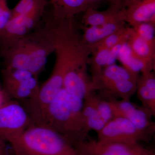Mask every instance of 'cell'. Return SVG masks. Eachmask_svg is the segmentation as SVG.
<instances>
[{"instance_id": "1", "label": "cell", "mask_w": 155, "mask_h": 155, "mask_svg": "<svg viewBox=\"0 0 155 155\" xmlns=\"http://www.w3.org/2000/svg\"><path fill=\"white\" fill-rule=\"evenodd\" d=\"M43 28L52 44L55 56L65 64L64 84L73 87L85 84L90 78L87 69L92 51L82 41L75 18H52Z\"/></svg>"}, {"instance_id": "2", "label": "cell", "mask_w": 155, "mask_h": 155, "mask_svg": "<svg viewBox=\"0 0 155 155\" xmlns=\"http://www.w3.org/2000/svg\"><path fill=\"white\" fill-rule=\"evenodd\" d=\"M83 105V99L63 88L32 119L35 125L51 128L75 145L88 139L91 130L84 118Z\"/></svg>"}, {"instance_id": "3", "label": "cell", "mask_w": 155, "mask_h": 155, "mask_svg": "<svg viewBox=\"0 0 155 155\" xmlns=\"http://www.w3.org/2000/svg\"><path fill=\"white\" fill-rule=\"evenodd\" d=\"M10 144L13 155H84L61 134L35 124Z\"/></svg>"}, {"instance_id": "4", "label": "cell", "mask_w": 155, "mask_h": 155, "mask_svg": "<svg viewBox=\"0 0 155 155\" xmlns=\"http://www.w3.org/2000/svg\"><path fill=\"white\" fill-rule=\"evenodd\" d=\"M138 76L124 68L110 67L104 69L93 82L103 99L129 101L136 93Z\"/></svg>"}, {"instance_id": "5", "label": "cell", "mask_w": 155, "mask_h": 155, "mask_svg": "<svg viewBox=\"0 0 155 155\" xmlns=\"http://www.w3.org/2000/svg\"><path fill=\"white\" fill-rule=\"evenodd\" d=\"M34 125L19 101L10 99L0 106V137L9 144Z\"/></svg>"}, {"instance_id": "6", "label": "cell", "mask_w": 155, "mask_h": 155, "mask_svg": "<svg viewBox=\"0 0 155 155\" xmlns=\"http://www.w3.org/2000/svg\"><path fill=\"white\" fill-rule=\"evenodd\" d=\"M155 133L153 130L139 128L125 118L116 117L97 132V140L102 142L149 143L152 140Z\"/></svg>"}, {"instance_id": "7", "label": "cell", "mask_w": 155, "mask_h": 155, "mask_svg": "<svg viewBox=\"0 0 155 155\" xmlns=\"http://www.w3.org/2000/svg\"><path fill=\"white\" fill-rule=\"evenodd\" d=\"M2 73L3 90L11 99L24 101L37 94L40 87L38 77L30 71L4 68Z\"/></svg>"}, {"instance_id": "8", "label": "cell", "mask_w": 155, "mask_h": 155, "mask_svg": "<svg viewBox=\"0 0 155 155\" xmlns=\"http://www.w3.org/2000/svg\"><path fill=\"white\" fill-rule=\"evenodd\" d=\"M75 146L84 155H155L153 150L140 143L102 142L88 139Z\"/></svg>"}, {"instance_id": "9", "label": "cell", "mask_w": 155, "mask_h": 155, "mask_svg": "<svg viewBox=\"0 0 155 155\" xmlns=\"http://www.w3.org/2000/svg\"><path fill=\"white\" fill-rule=\"evenodd\" d=\"M23 38L30 56V72L38 77L45 68L49 56L54 52V48L43 27Z\"/></svg>"}, {"instance_id": "10", "label": "cell", "mask_w": 155, "mask_h": 155, "mask_svg": "<svg viewBox=\"0 0 155 155\" xmlns=\"http://www.w3.org/2000/svg\"><path fill=\"white\" fill-rule=\"evenodd\" d=\"M82 113L89 129L96 132L114 118L108 101L101 98L96 91L90 93L84 98Z\"/></svg>"}, {"instance_id": "11", "label": "cell", "mask_w": 155, "mask_h": 155, "mask_svg": "<svg viewBox=\"0 0 155 155\" xmlns=\"http://www.w3.org/2000/svg\"><path fill=\"white\" fill-rule=\"evenodd\" d=\"M108 101L114 118L122 117L139 128L155 131V123L153 120V117L154 116L146 108L136 105L130 101L113 99Z\"/></svg>"}, {"instance_id": "12", "label": "cell", "mask_w": 155, "mask_h": 155, "mask_svg": "<svg viewBox=\"0 0 155 155\" xmlns=\"http://www.w3.org/2000/svg\"><path fill=\"white\" fill-rule=\"evenodd\" d=\"M122 12L124 21L131 27L143 22L155 23V0H132Z\"/></svg>"}, {"instance_id": "13", "label": "cell", "mask_w": 155, "mask_h": 155, "mask_svg": "<svg viewBox=\"0 0 155 155\" xmlns=\"http://www.w3.org/2000/svg\"><path fill=\"white\" fill-rule=\"evenodd\" d=\"M23 38L0 50V55L4 61L5 68L22 69L30 72V56Z\"/></svg>"}, {"instance_id": "14", "label": "cell", "mask_w": 155, "mask_h": 155, "mask_svg": "<svg viewBox=\"0 0 155 155\" xmlns=\"http://www.w3.org/2000/svg\"><path fill=\"white\" fill-rule=\"evenodd\" d=\"M52 7V18H74L91 6V0H50Z\"/></svg>"}, {"instance_id": "15", "label": "cell", "mask_w": 155, "mask_h": 155, "mask_svg": "<svg viewBox=\"0 0 155 155\" xmlns=\"http://www.w3.org/2000/svg\"><path fill=\"white\" fill-rule=\"evenodd\" d=\"M136 93L142 106L150 111L155 117V75L153 71L139 75Z\"/></svg>"}, {"instance_id": "16", "label": "cell", "mask_w": 155, "mask_h": 155, "mask_svg": "<svg viewBox=\"0 0 155 155\" xmlns=\"http://www.w3.org/2000/svg\"><path fill=\"white\" fill-rule=\"evenodd\" d=\"M125 23L122 20H118L98 26H83L82 41L91 48L93 46L125 26Z\"/></svg>"}, {"instance_id": "17", "label": "cell", "mask_w": 155, "mask_h": 155, "mask_svg": "<svg viewBox=\"0 0 155 155\" xmlns=\"http://www.w3.org/2000/svg\"><path fill=\"white\" fill-rule=\"evenodd\" d=\"M122 10L114 5L104 11H97L92 7H90L84 12L82 19L84 24L85 26H95L118 20L124 21Z\"/></svg>"}, {"instance_id": "18", "label": "cell", "mask_w": 155, "mask_h": 155, "mask_svg": "<svg viewBox=\"0 0 155 155\" xmlns=\"http://www.w3.org/2000/svg\"><path fill=\"white\" fill-rule=\"evenodd\" d=\"M127 44L134 55L155 67V44L151 43L138 36L130 28Z\"/></svg>"}, {"instance_id": "19", "label": "cell", "mask_w": 155, "mask_h": 155, "mask_svg": "<svg viewBox=\"0 0 155 155\" xmlns=\"http://www.w3.org/2000/svg\"><path fill=\"white\" fill-rule=\"evenodd\" d=\"M118 60L121 61L123 67L139 74L140 72H152L155 69L154 67L134 55L128 46L127 41L122 47Z\"/></svg>"}, {"instance_id": "20", "label": "cell", "mask_w": 155, "mask_h": 155, "mask_svg": "<svg viewBox=\"0 0 155 155\" xmlns=\"http://www.w3.org/2000/svg\"><path fill=\"white\" fill-rule=\"evenodd\" d=\"M110 49L97 48L92 51V57L89 59L91 79L98 76L107 66Z\"/></svg>"}, {"instance_id": "21", "label": "cell", "mask_w": 155, "mask_h": 155, "mask_svg": "<svg viewBox=\"0 0 155 155\" xmlns=\"http://www.w3.org/2000/svg\"><path fill=\"white\" fill-rule=\"evenodd\" d=\"M48 0H19L11 9V17L25 15L38 9L46 8Z\"/></svg>"}, {"instance_id": "22", "label": "cell", "mask_w": 155, "mask_h": 155, "mask_svg": "<svg viewBox=\"0 0 155 155\" xmlns=\"http://www.w3.org/2000/svg\"><path fill=\"white\" fill-rule=\"evenodd\" d=\"M129 31V27L124 26L107 37L99 43L91 47V51L97 48H105L108 49H110L122 41L127 39Z\"/></svg>"}, {"instance_id": "23", "label": "cell", "mask_w": 155, "mask_h": 155, "mask_svg": "<svg viewBox=\"0 0 155 155\" xmlns=\"http://www.w3.org/2000/svg\"><path fill=\"white\" fill-rule=\"evenodd\" d=\"M155 23L143 22L131 27L138 36L151 43L155 44Z\"/></svg>"}, {"instance_id": "24", "label": "cell", "mask_w": 155, "mask_h": 155, "mask_svg": "<svg viewBox=\"0 0 155 155\" xmlns=\"http://www.w3.org/2000/svg\"><path fill=\"white\" fill-rule=\"evenodd\" d=\"M11 9L9 7L7 0H0V34L11 19Z\"/></svg>"}, {"instance_id": "25", "label": "cell", "mask_w": 155, "mask_h": 155, "mask_svg": "<svg viewBox=\"0 0 155 155\" xmlns=\"http://www.w3.org/2000/svg\"><path fill=\"white\" fill-rule=\"evenodd\" d=\"M127 39L122 41L121 42L116 45L110 49L107 67L116 64V61L118 59L120 51H121L123 46L127 42Z\"/></svg>"}, {"instance_id": "26", "label": "cell", "mask_w": 155, "mask_h": 155, "mask_svg": "<svg viewBox=\"0 0 155 155\" xmlns=\"http://www.w3.org/2000/svg\"><path fill=\"white\" fill-rule=\"evenodd\" d=\"M8 143L0 137V155H13L8 147Z\"/></svg>"}, {"instance_id": "27", "label": "cell", "mask_w": 155, "mask_h": 155, "mask_svg": "<svg viewBox=\"0 0 155 155\" xmlns=\"http://www.w3.org/2000/svg\"><path fill=\"white\" fill-rule=\"evenodd\" d=\"M109 1L112 4L111 5L118 6L121 8H124L132 0H109Z\"/></svg>"}, {"instance_id": "28", "label": "cell", "mask_w": 155, "mask_h": 155, "mask_svg": "<svg viewBox=\"0 0 155 155\" xmlns=\"http://www.w3.org/2000/svg\"><path fill=\"white\" fill-rule=\"evenodd\" d=\"M10 99H11L9 98L7 96L4 90L0 89V106Z\"/></svg>"}, {"instance_id": "29", "label": "cell", "mask_w": 155, "mask_h": 155, "mask_svg": "<svg viewBox=\"0 0 155 155\" xmlns=\"http://www.w3.org/2000/svg\"></svg>"}]
</instances>
